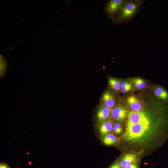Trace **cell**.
Instances as JSON below:
<instances>
[{
	"label": "cell",
	"instance_id": "6da1fadb",
	"mask_svg": "<svg viewBox=\"0 0 168 168\" xmlns=\"http://www.w3.org/2000/svg\"><path fill=\"white\" fill-rule=\"evenodd\" d=\"M144 2L143 0H127L112 20L113 23L128 24L139 12Z\"/></svg>",
	"mask_w": 168,
	"mask_h": 168
},
{
	"label": "cell",
	"instance_id": "7a4b0ae2",
	"mask_svg": "<svg viewBox=\"0 0 168 168\" xmlns=\"http://www.w3.org/2000/svg\"><path fill=\"white\" fill-rule=\"evenodd\" d=\"M150 122L126 125L124 138L128 140H136L143 136L148 131Z\"/></svg>",
	"mask_w": 168,
	"mask_h": 168
},
{
	"label": "cell",
	"instance_id": "3957f363",
	"mask_svg": "<svg viewBox=\"0 0 168 168\" xmlns=\"http://www.w3.org/2000/svg\"><path fill=\"white\" fill-rule=\"evenodd\" d=\"M126 1L125 0H109L105 7V11L108 18L112 21Z\"/></svg>",
	"mask_w": 168,
	"mask_h": 168
},
{
	"label": "cell",
	"instance_id": "277c9868",
	"mask_svg": "<svg viewBox=\"0 0 168 168\" xmlns=\"http://www.w3.org/2000/svg\"><path fill=\"white\" fill-rule=\"evenodd\" d=\"M149 120L146 114L140 111H132L128 114L127 125L149 122Z\"/></svg>",
	"mask_w": 168,
	"mask_h": 168
},
{
	"label": "cell",
	"instance_id": "5b68a950",
	"mask_svg": "<svg viewBox=\"0 0 168 168\" xmlns=\"http://www.w3.org/2000/svg\"><path fill=\"white\" fill-rule=\"evenodd\" d=\"M127 114V110L122 106L115 107L111 111L113 118L115 120L120 121H122L125 119Z\"/></svg>",
	"mask_w": 168,
	"mask_h": 168
},
{
	"label": "cell",
	"instance_id": "8992f818",
	"mask_svg": "<svg viewBox=\"0 0 168 168\" xmlns=\"http://www.w3.org/2000/svg\"><path fill=\"white\" fill-rule=\"evenodd\" d=\"M102 100L105 106L110 109L113 107L115 105V100L114 97L109 91H106L104 93Z\"/></svg>",
	"mask_w": 168,
	"mask_h": 168
},
{
	"label": "cell",
	"instance_id": "52a82bcc",
	"mask_svg": "<svg viewBox=\"0 0 168 168\" xmlns=\"http://www.w3.org/2000/svg\"><path fill=\"white\" fill-rule=\"evenodd\" d=\"M127 102L133 111H140L142 109L141 103L135 96H131L128 97Z\"/></svg>",
	"mask_w": 168,
	"mask_h": 168
},
{
	"label": "cell",
	"instance_id": "ba28073f",
	"mask_svg": "<svg viewBox=\"0 0 168 168\" xmlns=\"http://www.w3.org/2000/svg\"><path fill=\"white\" fill-rule=\"evenodd\" d=\"M111 112L110 109L105 106L100 107L97 113V117L100 122L106 120L109 117Z\"/></svg>",
	"mask_w": 168,
	"mask_h": 168
},
{
	"label": "cell",
	"instance_id": "9c48e42d",
	"mask_svg": "<svg viewBox=\"0 0 168 168\" xmlns=\"http://www.w3.org/2000/svg\"><path fill=\"white\" fill-rule=\"evenodd\" d=\"M136 161V156L127 154L123 156L118 163L122 168H125L129 165L135 162Z\"/></svg>",
	"mask_w": 168,
	"mask_h": 168
},
{
	"label": "cell",
	"instance_id": "30bf717a",
	"mask_svg": "<svg viewBox=\"0 0 168 168\" xmlns=\"http://www.w3.org/2000/svg\"><path fill=\"white\" fill-rule=\"evenodd\" d=\"M113 125L110 121L103 122L99 127V131L102 135H106L112 129Z\"/></svg>",
	"mask_w": 168,
	"mask_h": 168
},
{
	"label": "cell",
	"instance_id": "8fae6325",
	"mask_svg": "<svg viewBox=\"0 0 168 168\" xmlns=\"http://www.w3.org/2000/svg\"><path fill=\"white\" fill-rule=\"evenodd\" d=\"M0 76L1 79L6 75L8 70V65L7 59L1 54H0Z\"/></svg>",
	"mask_w": 168,
	"mask_h": 168
},
{
	"label": "cell",
	"instance_id": "7c38bea8",
	"mask_svg": "<svg viewBox=\"0 0 168 168\" xmlns=\"http://www.w3.org/2000/svg\"><path fill=\"white\" fill-rule=\"evenodd\" d=\"M156 96L163 100H166L168 99V93L166 91L161 87L156 88L154 91Z\"/></svg>",
	"mask_w": 168,
	"mask_h": 168
},
{
	"label": "cell",
	"instance_id": "4fadbf2b",
	"mask_svg": "<svg viewBox=\"0 0 168 168\" xmlns=\"http://www.w3.org/2000/svg\"><path fill=\"white\" fill-rule=\"evenodd\" d=\"M131 81L137 89L138 90L142 89H144L146 86V82L142 78L137 77L134 78H131Z\"/></svg>",
	"mask_w": 168,
	"mask_h": 168
},
{
	"label": "cell",
	"instance_id": "5bb4252c",
	"mask_svg": "<svg viewBox=\"0 0 168 168\" xmlns=\"http://www.w3.org/2000/svg\"><path fill=\"white\" fill-rule=\"evenodd\" d=\"M109 84L113 90L118 91L120 89L121 83L118 79L113 78H110L108 80Z\"/></svg>",
	"mask_w": 168,
	"mask_h": 168
},
{
	"label": "cell",
	"instance_id": "9a60e30c",
	"mask_svg": "<svg viewBox=\"0 0 168 168\" xmlns=\"http://www.w3.org/2000/svg\"><path fill=\"white\" fill-rule=\"evenodd\" d=\"M116 140V137L112 134L106 135L103 140L104 143L106 145H110L115 143Z\"/></svg>",
	"mask_w": 168,
	"mask_h": 168
},
{
	"label": "cell",
	"instance_id": "2e32d148",
	"mask_svg": "<svg viewBox=\"0 0 168 168\" xmlns=\"http://www.w3.org/2000/svg\"><path fill=\"white\" fill-rule=\"evenodd\" d=\"M132 88V84L127 81H123L121 83L120 89L123 93H126L130 91Z\"/></svg>",
	"mask_w": 168,
	"mask_h": 168
},
{
	"label": "cell",
	"instance_id": "e0dca14e",
	"mask_svg": "<svg viewBox=\"0 0 168 168\" xmlns=\"http://www.w3.org/2000/svg\"><path fill=\"white\" fill-rule=\"evenodd\" d=\"M125 168H138V166L137 163L135 162L129 165Z\"/></svg>",
	"mask_w": 168,
	"mask_h": 168
},
{
	"label": "cell",
	"instance_id": "ac0fdd59",
	"mask_svg": "<svg viewBox=\"0 0 168 168\" xmlns=\"http://www.w3.org/2000/svg\"><path fill=\"white\" fill-rule=\"evenodd\" d=\"M114 127L117 128L121 133L122 131V128L121 125L119 123L115 124Z\"/></svg>",
	"mask_w": 168,
	"mask_h": 168
},
{
	"label": "cell",
	"instance_id": "d6986e66",
	"mask_svg": "<svg viewBox=\"0 0 168 168\" xmlns=\"http://www.w3.org/2000/svg\"><path fill=\"white\" fill-rule=\"evenodd\" d=\"M109 168H122L117 163H115L112 165Z\"/></svg>",
	"mask_w": 168,
	"mask_h": 168
},
{
	"label": "cell",
	"instance_id": "ffe728a7",
	"mask_svg": "<svg viewBox=\"0 0 168 168\" xmlns=\"http://www.w3.org/2000/svg\"><path fill=\"white\" fill-rule=\"evenodd\" d=\"M0 168H10V167L7 164L2 163L0 164Z\"/></svg>",
	"mask_w": 168,
	"mask_h": 168
},
{
	"label": "cell",
	"instance_id": "44dd1931",
	"mask_svg": "<svg viewBox=\"0 0 168 168\" xmlns=\"http://www.w3.org/2000/svg\"><path fill=\"white\" fill-rule=\"evenodd\" d=\"M113 131L116 134H119L121 133L120 132L114 127H113L112 128Z\"/></svg>",
	"mask_w": 168,
	"mask_h": 168
}]
</instances>
